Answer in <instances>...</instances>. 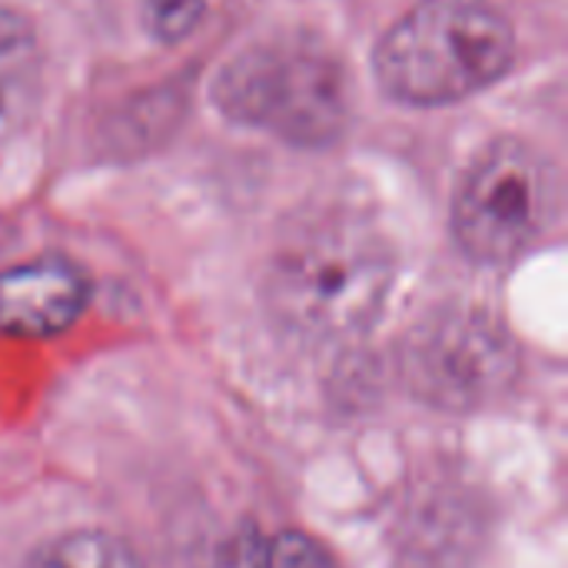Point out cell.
I'll list each match as a JSON object with an SVG mask.
<instances>
[{
  "instance_id": "obj_5",
  "label": "cell",
  "mask_w": 568,
  "mask_h": 568,
  "mask_svg": "<svg viewBox=\"0 0 568 568\" xmlns=\"http://www.w3.org/2000/svg\"><path fill=\"white\" fill-rule=\"evenodd\" d=\"M516 373L519 349L513 336L476 310L436 313L403 346L409 389L439 409H483L516 383Z\"/></svg>"
},
{
  "instance_id": "obj_1",
  "label": "cell",
  "mask_w": 568,
  "mask_h": 568,
  "mask_svg": "<svg viewBox=\"0 0 568 568\" xmlns=\"http://www.w3.org/2000/svg\"><path fill=\"white\" fill-rule=\"evenodd\" d=\"M396 280L389 240L349 206L296 223L270 256L263 300L280 329L306 343L363 336Z\"/></svg>"
},
{
  "instance_id": "obj_4",
  "label": "cell",
  "mask_w": 568,
  "mask_h": 568,
  "mask_svg": "<svg viewBox=\"0 0 568 568\" xmlns=\"http://www.w3.org/2000/svg\"><path fill=\"white\" fill-rule=\"evenodd\" d=\"M559 166L519 136L493 140L463 173L453 200V233L466 256L503 266L532 250L559 220Z\"/></svg>"
},
{
  "instance_id": "obj_9",
  "label": "cell",
  "mask_w": 568,
  "mask_h": 568,
  "mask_svg": "<svg viewBox=\"0 0 568 568\" xmlns=\"http://www.w3.org/2000/svg\"><path fill=\"white\" fill-rule=\"evenodd\" d=\"M236 568H339L333 556L303 532H276L240 552Z\"/></svg>"
},
{
  "instance_id": "obj_6",
  "label": "cell",
  "mask_w": 568,
  "mask_h": 568,
  "mask_svg": "<svg viewBox=\"0 0 568 568\" xmlns=\"http://www.w3.org/2000/svg\"><path fill=\"white\" fill-rule=\"evenodd\" d=\"M90 300L87 276L60 260L40 256L0 270V333L40 339L73 326Z\"/></svg>"
},
{
  "instance_id": "obj_2",
  "label": "cell",
  "mask_w": 568,
  "mask_h": 568,
  "mask_svg": "<svg viewBox=\"0 0 568 568\" xmlns=\"http://www.w3.org/2000/svg\"><path fill=\"white\" fill-rule=\"evenodd\" d=\"M516 60V30L496 0H416L376 43L379 90L403 106H453L496 87Z\"/></svg>"
},
{
  "instance_id": "obj_8",
  "label": "cell",
  "mask_w": 568,
  "mask_h": 568,
  "mask_svg": "<svg viewBox=\"0 0 568 568\" xmlns=\"http://www.w3.org/2000/svg\"><path fill=\"white\" fill-rule=\"evenodd\" d=\"M20 568H146L143 559L116 536L100 529L63 532L33 549Z\"/></svg>"
},
{
  "instance_id": "obj_7",
  "label": "cell",
  "mask_w": 568,
  "mask_h": 568,
  "mask_svg": "<svg viewBox=\"0 0 568 568\" xmlns=\"http://www.w3.org/2000/svg\"><path fill=\"white\" fill-rule=\"evenodd\" d=\"M43 90V57L33 27L0 7V143L13 140L37 113Z\"/></svg>"
},
{
  "instance_id": "obj_3",
  "label": "cell",
  "mask_w": 568,
  "mask_h": 568,
  "mask_svg": "<svg viewBox=\"0 0 568 568\" xmlns=\"http://www.w3.org/2000/svg\"><path fill=\"white\" fill-rule=\"evenodd\" d=\"M213 106L290 146H333L353 116V93L336 53L310 37H273L233 53L210 83Z\"/></svg>"
},
{
  "instance_id": "obj_10",
  "label": "cell",
  "mask_w": 568,
  "mask_h": 568,
  "mask_svg": "<svg viewBox=\"0 0 568 568\" xmlns=\"http://www.w3.org/2000/svg\"><path fill=\"white\" fill-rule=\"evenodd\" d=\"M140 10L156 43H180L203 20L206 0H140Z\"/></svg>"
}]
</instances>
